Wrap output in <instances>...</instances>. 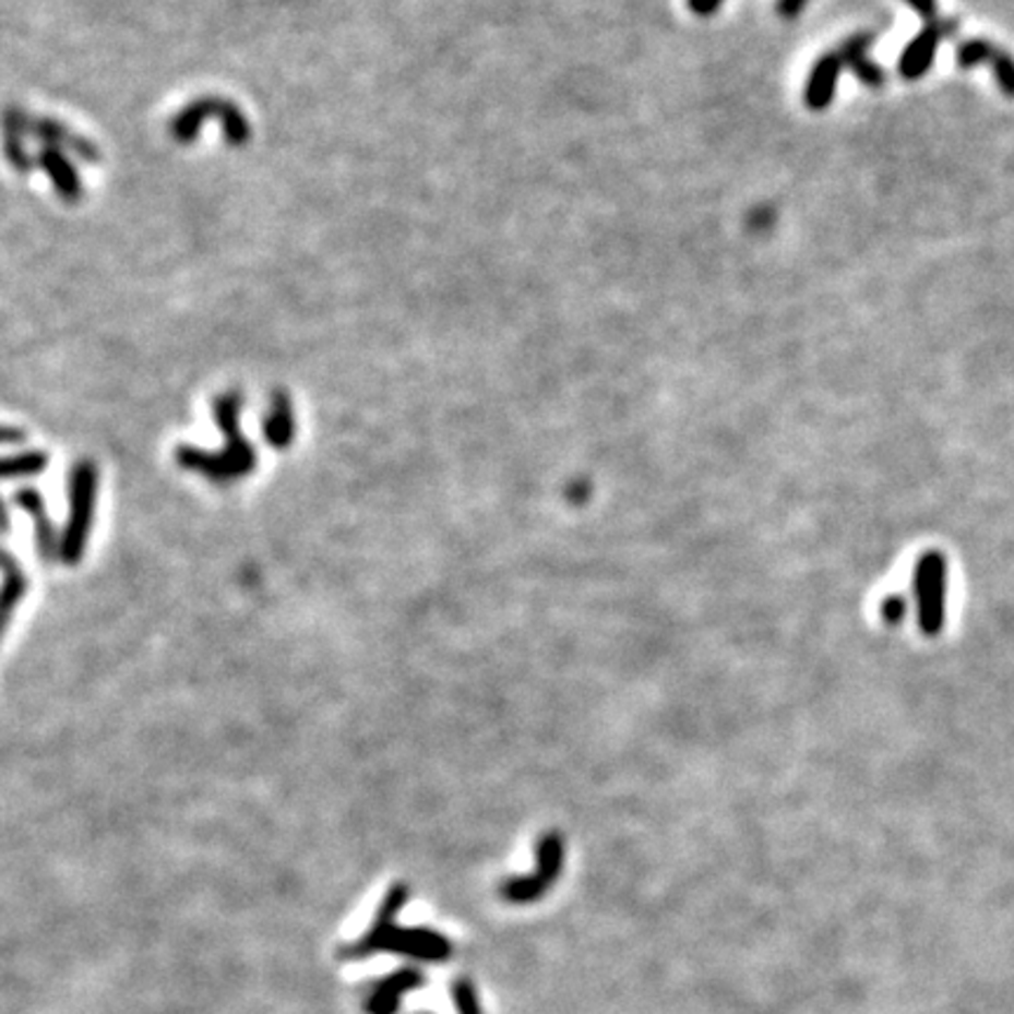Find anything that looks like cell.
I'll return each instance as SVG.
<instances>
[{
    "label": "cell",
    "mask_w": 1014,
    "mask_h": 1014,
    "mask_svg": "<svg viewBox=\"0 0 1014 1014\" xmlns=\"http://www.w3.org/2000/svg\"><path fill=\"white\" fill-rule=\"evenodd\" d=\"M840 69H844V61H840L838 52H830L818 59V64L810 71V77L806 83V106L813 108V111H824L826 106L834 102V92Z\"/></svg>",
    "instance_id": "8"
},
{
    "label": "cell",
    "mask_w": 1014,
    "mask_h": 1014,
    "mask_svg": "<svg viewBox=\"0 0 1014 1014\" xmlns=\"http://www.w3.org/2000/svg\"><path fill=\"white\" fill-rule=\"evenodd\" d=\"M904 608H907V606H904V599H891V601L885 604L883 613H885V618H887V620L897 622V620L904 616Z\"/></svg>",
    "instance_id": "22"
},
{
    "label": "cell",
    "mask_w": 1014,
    "mask_h": 1014,
    "mask_svg": "<svg viewBox=\"0 0 1014 1014\" xmlns=\"http://www.w3.org/2000/svg\"><path fill=\"white\" fill-rule=\"evenodd\" d=\"M724 0H689V10L697 17H709L716 10L721 8Z\"/></svg>",
    "instance_id": "20"
},
{
    "label": "cell",
    "mask_w": 1014,
    "mask_h": 1014,
    "mask_svg": "<svg viewBox=\"0 0 1014 1014\" xmlns=\"http://www.w3.org/2000/svg\"><path fill=\"white\" fill-rule=\"evenodd\" d=\"M806 5H808V0H779L777 12L783 14L785 20H794Z\"/></svg>",
    "instance_id": "21"
},
{
    "label": "cell",
    "mask_w": 1014,
    "mask_h": 1014,
    "mask_svg": "<svg viewBox=\"0 0 1014 1014\" xmlns=\"http://www.w3.org/2000/svg\"><path fill=\"white\" fill-rule=\"evenodd\" d=\"M501 897L510 904H534L542 895L550 893V887L540 883L534 873H524V876H512L501 883Z\"/></svg>",
    "instance_id": "13"
},
{
    "label": "cell",
    "mask_w": 1014,
    "mask_h": 1014,
    "mask_svg": "<svg viewBox=\"0 0 1014 1014\" xmlns=\"http://www.w3.org/2000/svg\"><path fill=\"white\" fill-rule=\"evenodd\" d=\"M407 902H409L407 883L397 881L390 885V891L385 893L377 916H373L371 928L362 934L360 940L343 946L341 958L365 961L373 954L387 951V954L407 956L414 961L446 963L451 956H454V944H451L446 934L430 930V928H399L397 926V916Z\"/></svg>",
    "instance_id": "1"
},
{
    "label": "cell",
    "mask_w": 1014,
    "mask_h": 1014,
    "mask_svg": "<svg viewBox=\"0 0 1014 1014\" xmlns=\"http://www.w3.org/2000/svg\"><path fill=\"white\" fill-rule=\"evenodd\" d=\"M871 43H873V34H857L840 45L838 57L840 61H844V67H848L855 73L857 81L869 87H881L885 85L887 75L881 67L873 64V61L867 57Z\"/></svg>",
    "instance_id": "9"
},
{
    "label": "cell",
    "mask_w": 1014,
    "mask_h": 1014,
    "mask_svg": "<svg viewBox=\"0 0 1014 1014\" xmlns=\"http://www.w3.org/2000/svg\"><path fill=\"white\" fill-rule=\"evenodd\" d=\"M989 64H991L993 77H995V83H998V87H1001L1003 95L1007 99H1014V57L998 48Z\"/></svg>",
    "instance_id": "18"
},
{
    "label": "cell",
    "mask_w": 1014,
    "mask_h": 1014,
    "mask_svg": "<svg viewBox=\"0 0 1014 1014\" xmlns=\"http://www.w3.org/2000/svg\"><path fill=\"white\" fill-rule=\"evenodd\" d=\"M28 581L20 566V561L14 559L10 550L3 554V625H10L14 608H17L26 595Z\"/></svg>",
    "instance_id": "12"
},
{
    "label": "cell",
    "mask_w": 1014,
    "mask_h": 1014,
    "mask_svg": "<svg viewBox=\"0 0 1014 1014\" xmlns=\"http://www.w3.org/2000/svg\"><path fill=\"white\" fill-rule=\"evenodd\" d=\"M420 1014H430V1012H420Z\"/></svg>",
    "instance_id": "24"
},
{
    "label": "cell",
    "mask_w": 1014,
    "mask_h": 1014,
    "mask_svg": "<svg viewBox=\"0 0 1014 1014\" xmlns=\"http://www.w3.org/2000/svg\"><path fill=\"white\" fill-rule=\"evenodd\" d=\"M904 3H907L920 20H926V24L940 20L938 0H904Z\"/></svg>",
    "instance_id": "19"
},
{
    "label": "cell",
    "mask_w": 1014,
    "mask_h": 1014,
    "mask_svg": "<svg viewBox=\"0 0 1014 1014\" xmlns=\"http://www.w3.org/2000/svg\"><path fill=\"white\" fill-rule=\"evenodd\" d=\"M97 487L99 470L92 461H81L73 465L69 477V520L64 532L59 536V559L69 566H75L83 559L92 520H95L97 505Z\"/></svg>",
    "instance_id": "3"
},
{
    "label": "cell",
    "mask_w": 1014,
    "mask_h": 1014,
    "mask_svg": "<svg viewBox=\"0 0 1014 1014\" xmlns=\"http://www.w3.org/2000/svg\"><path fill=\"white\" fill-rule=\"evenodd\" d=\"M958 28H961L958 20H942V17L928 22L923 28H920V34L907 45V50H904L899 57L897 71L904 81H920V77L930 71L940 43L954 36Z\"/></svg>",
    "instance_id": "5"
},
{
    "label": "cell",
    "mask_w": 1014,
    "mask_h": 1014,
    "mask_svg": "<svg viewBox=\"0 0 1014 1014\" xmlns=\"http://www.w3.org/2000/svg\"><path fill=\"white\" fill-rule=\"evenodd\" d=\"M14 505H17L22 512H26L31 522H34V536H36V548L43 554V559H57L59 557V538L55 526L48 517V510H45L43 496L34 487H24L17 493H14Z\"/></svg>",
    "instance_id": "7"
},
{
    "label": "cell",
    "mask_w": 1014,
    "mask_h": 1014,
    "mask_svg": "<svg viewBox=\"0 0 1014 1014\" xmlns=\"http://www.w3.org/2000/svg\"><path fill=\"white\" fill-rule=\"evenodd\" d=\"M946 592L949 564L940 550H928L918 557L914 569V595L918 628L926 636L942 634L946 625Z\"/></svg>",
    "instance_id": "4"
},
{
    "label": "cell",
    "mask_w": 1014,
    "mask_h": 1014,
    "mask_svg": "<svg viewBox=\"0 0 1014 1014\" xmlns=\"http://www.w3.org/2000/svg\"><path fill=\"white\" fill-rule=\"evenodd\" d=\"M240 397L230 393L216 402V424L224 432V449L205 451L181 444L177 449V463L183 470L198 473L212 481H236L249 477L257 467L254 444L240 432Z\"/></svg>",
    "instance_id": "2"
},
{
    "label": "cell",
    "mask_w": 1014,
    "mask_h": 1014,
    "mask_svg": "<svg viewBox=\"0 0 1014 1014\" xmlns=\"http://www.w3.org/2000/svg\"><path fill=\"white\" fill-rule=\"evenodd\" d=\"M48 467V454L43 451H20V454H10L3 463V475L5 479H24V477H36L45 473Z\"/></svg>",
    "instance_id": "14"
},
{
    "label": "cell",
    "mask_w": 1014,
    "mask_h": 1014,
    "mask_svg": "<svg viewBox=\"0 0 1014 1014\" xmlns=\"http://www.w3.org/2000/svg\"><path fill=\"white\" fill-rule=\"evenodd\" d=\"M451 998H454L458 1014H484L481 1003H479V993H477L473 979L458 977L454 985H451Z\"/></svg>",
    "instance_id": "17"
},
{
    "label": "cell",
    "mask_w": 1014,
    "mask_h": 1014,
    "mask_svg": "<svg viewBox=\"0 0 1014 1014\" xmlns=\"http://www.w3.org/2000/svg\"><path fill=\"white\" fill-rule=\"evenodd\" d=\"M564 860H566V844H564V838H561V834L559 832L542 834L536 846L534 876L540 883L552 887L557 879L561 876V871H564Z\"/></svg>",
    "instance_id": "10"
},
{
    "label": "cell",
    "mask_w": 1014,
    "mask_h": 1014,
    "mask_svg": "<svg viewBox=\"0 0 1014 1014\" xmlns=\"http://www.w3.org/2000/svg\"><path fill=\"white\" fill-rule=\"evenodd\" d=\"M3 440H5V444H12V442H22V440H24V434H17V430L8 428V430H5V437H3Z\"/></svg>",
    "instance_id": "23"
},
{
    "label": "cell",
    "mask_w": 1014,
    "mask_h": 1014,
    "mask_svg": "<svg viewBox=\"0 0 1014 1014\" xmlns=\"http://www.w3.org/2000/svg\"><path fill=\"white\" fill-rule=\"evenodd\" d=\"M426 985V975L418 967H399L395 973H387L383 979L371 987L365 1012L367 1014H397L402 1005V995L407 991L420 989Z\"/></svg>",
    "instance_id": "6"
},
{
    "label": "cell",
    "mask_w": 1014,
    "mask_h": 1014,
    "mask_svg": "<svg viewBox=\"0 0 1014 1014\" xmlns=\"http://www.w3.org/2000/svg\"><path fill=\"white\" fill-rule=\"evenodd\" d=\"M294 430H296V424H294L291 402L287 393H279L277 390V393L273 395L271 411L266 418H263V437H266V442L271 446L287 449L294 440Z\"/></svg>",
    "instance_id": "11"
},
{
    "label": "cell",
    "mask_w": 1014,
    "mask_h": 1014,
    "mask_svg": "<svg viewBox=\"0 0 1014 1014\" xmlns=\"http://www.w3.org/2000/svg\"><path fill=\"white\" fill-rule=\"evenodd\" d=\"M43 165L45 167H52L48 169L52 179L61 186V195H64L67 200H73L81 195V181H77V177L71 171V167L59 158V153H55V148H48V153L43 155Z\"/></svg>",
    "instance_id": "16"
},
{
    "label": "cell",
    "mask_w": 1014,
    "mask_h": 1014,
    "mask_svg": "<svg viewBox=\"0 0 1014 1014\" xmlns=\"http://www.w3.org/2000/svg\"><path fill=\"white\" fill-rule=\"evenodd\" d=\"M995 45L987 38H970V40H963L958 45V52H956V64L963 69V71H970L975 67H981V64H989L991 57L995 55Z\"/></svg>",
    "instance_id": "15"
}]
</instances>
